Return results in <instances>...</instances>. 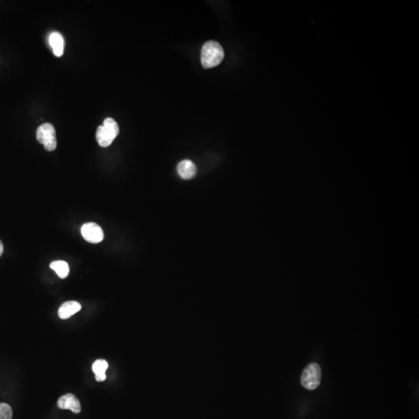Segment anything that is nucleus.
<instances>
[{
	"label": "nucleus",
	"mask_w": 419,
	"mask_h": 419,
	"mask_svg": "<svg viewBox=\"0 0 419 419\" xmlns=\"http://www.w3.org/2000/svg\"><path fill=\"white\" fill-rule=\"evenodd\" d=\"M81 304L77 301H71L64 303L59 309V315L62 319H67L81 310Z\"/></svg>",
	"instance_id": "6e6552de"
},
{
	"label": "nucleus",
	"mask_w": 419,
	"mask_h": 419,
	"mask_svg": "<svg viewBox=\"0 0 419 419\" xmlns=\"http://www.w3.org/2000/svg\"><path fill=\"white\" fill-rule=\"evenodd\" d=\"M50 267L53 270L56 271L58 276L62 279L66 278L68 274H69V266H68V263L66 262L62 261V260L52 262L50 264Z\"/></svg>",
	"instance_id": "9b49d317"
},
{
	"label": "nucleus",
	"mask_w": 419,
	"mask_h": 419,
	"mask_svg": "<svg viewBox=\"0 0 419 419\" xmlns=\"http://www.w3.org/2000/svg\"><path fill=\"white\" fill-rule=\"evenodd\" d=\"M321 380V370L318 364H309L301 375V382L306 389L314 391L319 387Z\"/></svg>",
	"instance_id": "7ed1b4c3"
},
{
	"label": "nucleus",
	"mask_w": 419,
	"mask_h": 419,
	"mask_svg": "<svg viewBox=\"0 0 419 419\" xmlns=\"http://www.w3.org/2000/svg\"><path fill=\"white\" fill-rule=\"evenodd\" d=\"M225 57V51L222 45L214 41H209L204 44L201 51V63L204 68H211L222 63Z\"/></svg>",
	"instance_id": "f257e3e1"
},
{
	"label": "nucleus",
	"mask_w": 419,
	"mask_h": 419,
	"mask_svg": "<svg viewBox=\"0 0 419 419\" xmlns=\"http://www.w3.org/2000/svg\"><path fill=\"white\" fill-rule=\"evenodd\" d=\"M58 406L61 409L71 410L75 414L80 412L82 409L79 399L72 394H67L61 397L58 400Z\"/></svg>",
	"instance_id": "423d86ee"
},
{
	"label": "nucleus",
	"mask_w": 419,
	"mask_h": 419,
	"mask_svg": "<svg viewBox=\"0 0 419 419\" xmlns=\"http://www.w3.org/2000/svg\"><path fill=\"white\" fill-rule=\"evenodd\" d=\"M178 173L184 179H190L196 175V165L190 160H184L177 166Z\"/></svg>",
	"instance_id": "0eeeda50"
},
{
	"label": "nucleus",
	"mask_w": 419,
	"mask_h": 419,
	"mask_svg": "<svg viewBox=\"0 0 419 419\" xmlns=\"http://www.w3.org/2000/svg\"><path fill=\"white\" fill-rule=\"evenodd\" d=\"M37 139L38 142L45 145V150L52 152L57 147L56 132L51 123H45L41 125L37 130Z\"/></svg>",
	"instance_id": "20e7f679"
},
{
	"label": "nucleus",
	"mask_w": 419,
	"mask_h": 419,
	"mask_svg": "<svg viewBox=\"0 0 419 419\" xmlns=\"http://www.w3.org/2000/svg\"><path fill=\"white\" fill-rule=\"evenodd\" d=\"M13 410L7 403H0V419H12Z\"/></svg>",
	"instance_id": "f8f14e48"
},
{
	"label": "nucleus",
	"mask_w": 419,
	"mask_h": 419,
	"mask_svg": "<svg viewBox=\"0 0 419 419\" xmlns=\"http://www.w3.org/2000/svg\"><path fill=\"white\" fill-rule=\"evenodd\" d=\"M4 244H3V242H1V241H0V257H1V256L3 255V253H4Z\"/></svg>",
	"instance_id": "ddd939ff"
},
{
	"label": "nucleus",
	"mask_w": 419,
	"mask_h": 419,
	"mask_svg": "<svg viewBox=\"0 0 419 419\" xmlns=\"http://www.w3.org/2000/svg\"><path fill=\"white\" fill-rule=\"evenodd\" d=\"M108 368V362L104 359H98L93 365V371L95 373L96 380L98 382L106 380V371Z\"/></svg>",
	"instance_id": "9d476101"
},
{
	"label": "nucleus",
	"mask_w": 419,
	"mask_h": 419,
	"mask_svg": "<svg viewBox=\"0 0 419 419\" xmlns=\"http://www.w3.org/2000/svg\"><path fill=\"white\" fill-rule=\"evenodd\" d=\"M81 232L85 240L90 243H100L104 239V234L101 227L94 222H89L82 225Z\"/></svg>",
	"instance_id": "39448f33"
},
{
	"label": "nucleus",
	"mask_w": 419,
	"mask_h": 419,
	"mask_svg": "<svg viewBox=\"0 0 419 419\" xmlns=\"http://www.w3.org/2000/svg\"><path fill=\"white\" fill-rule=\"evenodd\" d=\"M120 129L117 122L112 118H106L102 126H99L96 133L97 142L101 147H108L117 138Z\"/></svg>",
	"instance_id": "f03ea898"
},
{
	"label": "nucleus",
	"mask_w": 419,
	"mask_h": 419,
	"mask_svg": "<svg viewBox=\"0 0 419 419\" xmlns=\"http://www.w3.org/2000/svg\"><path fill=\"white\" fill-rule=\"evenodd\" d=\"M49 43L54 51V56L57 57H61L64 53V46H65V41L62 34L57 32L51 33L50 35Z\"/></svg>",
	"instance_id": "1a4fd4ad"
}]
</instances>
